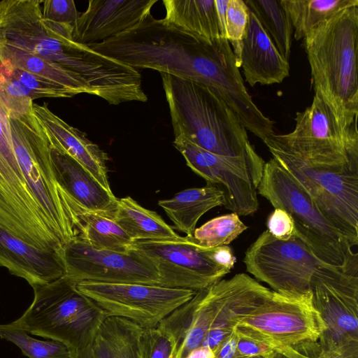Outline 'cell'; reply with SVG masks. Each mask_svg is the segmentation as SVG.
Listing matches in <instances>:
<instances>
[{"label":"cell","instance_id":"obj_1","mask_svg":"<svg viewBox=\"0 0 358 358\" xmlns=\"http://www.w3.org/2000/svg\"><path fill=\"white\" fill-rule=\"evenodd\" d=\"M87 45L136 70L150 69L204 85L234 111L250 99L231 46L224 38L208 43L149 14L118 35Z\"/></svg>","mask_w":358,"mask_h":358},{"label":"cell","instance_id":"obj_2","mask_svg":"<svg viewBox=\"0 0 358 358\" xmlns=\"http://www.w3.org/2000/svg\"><path fill=\"white\" fill-rule=\"evenodd\" d=\"M41 3L38 0L0 1V43L61 65L110 104L134 101L142 84L138 70L76 42L70 27L56 31L46 25Z\"/></svg>","mask_w":358,"mask_h":358},{"label":"cell","instance_id":"obj_3","mask_svg":"<svg viewBox=\"0 0 358 358\" xmlns=\"http://www.w3.org/2000/svg\"><path fill=\"white\" fill-rule=\"evenodd\" d=\"M264 143L323 216L352 247L357 245L358 148L294 150L270 138Z\"/></svg>","mask_w":358,"mask_h":358},{"label":"cell","instance_id":"obj_4","mask_svg":"<svg viewBox=\"0 0 358 358\" xmlns=\"http://www.w3.org/2000/svg\"><path fill=\"white\" fill-rule=\"evenodd\" d=\"M303 39L315 94L340 120L357 123L358 6L339 11Z\"/></svg>","mask_w":358,"mask_h":358},{"label":"cell","instance_id":"obj_5","mask_svg":"<svg viewBox=\"0 0 358 358\" xmlns=\"http://www.w3.org/2000/svg\"><path fill=\"white\" fill-rule=\"evenodd\" d=\"M174 136L210 152L236 157L254 150L237 115L214 92L196 82L160 73Z\"/></svg>","mask_w":358,"mask_h":358},{"label":"cell","instance_id":"obj_6","mask_svg":"<svg viewBox=\"0 0 358 358\" xmlns=\"http://www.w3.org/2000/svg\"><path fill=\"white\" fill-rule=\"evenodd\" d=\"M34 299L11 322L29 334L59 341L70 355L92 345L106 313L65 275L32 288Z\"/></svg>","mask_w":358,"mask_h":358},{"label":"cell","instance_id":"obj_7","mask_svg":"<svg viewBox=\"0 0 358 358\" xmlns=\"http://www.w3.org/2000/svg\"><path fill=\"white\" fill-rule=\"evenodd\" d=\"M257 194L274 208L292 218L296 236L322 262L346 267L358 264V254L348 241L323 216L309 194L274 158L265 162Z\"/></svg>","mask_w":358,"mask_h":358},{"label":"cell","instance_id":"obj_8","mask_svg":"<svg viewBox=\"0 0 358 358\" xmlns=\"http://www.w3.org/2000/svg\"><path fill=\"white\" fill-rule=\"evenodd\" d=\"M13 149L17 163L38 204L49 218L63 246L78 236L71 197L57 182L50 143L34 113L10 116Z\"/></svg>","mask_w":358,"mask_h":358},{"label":"cell","instance_id":"obj_9","mask_svg":"<svg viewBox=\"0 0 358 358\" xmlns=\"http://www.w3.org/2000/svg\"><path fill=\"white\" fill-rule=\"evenodd\" d=\"M234 329L276 349L317 342L325 325L313 303L311 292L292 295L273 291L241 319Z\"/></svg>","mask_w":358,"mask_h":358},{"label":"cell","instance_id":"obj_10","mask_svg":"<svg viewBox=\"0 0 358 358\" xmlns=\"http://www.w3.org/2000/svg\"><path fill=\"white\" fill-rule=\"evenodd\" d=\"M173 145L195 173L222 192L227 209L239 216L253 215L259 210L257 187L265 162L255 149L240 156H223L181 136L175 137Z\"/></svg>","mask_w":358,"mask_h":358},{"label":"cell","instance_id":"obj_11","mask_svg":"<svg viewBox=\"0 0 358 358\" xmlns=\"http://www.w3.org/2000/svg\"><path fill=\"white\" fill-rule=\"evenodd\" d=\"M243 262L248 273L268 285L273 291L292 295L310 293L314 277L329 266L318 259L296 236L281 241L268 230L247 249Z\"/></svg>","mask_w":358,"mask_h":358},{"label":"cell","instance_id":"obj_12","mask_svg":"<svg viewBox=\"0 0 358 358\" xmlns=\"http://www.w3.org/2000/svg\"><path fill=\"white\" fill-rule=\"evenodd\" d=\"M76 287L108 316L129 320L143 329L157 326L196 292L139 283L81 282Z\"/></svg>","mask_w":358,"mask_h":358},{"label":"cell","instance_id":"obj_13","mask_svg":"<svg viewBox=\"0 0 358 358\" xmlns=\"http://www.w3.org/2000/svg\"><path fill=\"white\" fill-rule=\"evenodd\" d=\"M131 250L152 264L162 287L198 291L231 272L217 262L215 248H202L192 236L134 241Z\"/></svg>","mask_w":358,"mask_h":358},{"label":"cell","instance_id":"obj_14","mask_svg":"<svg viewBox=\"0 0 358 358\" xmlns=\"http://www.w3.org/2000/svg\"><path fill=\"white\" fill-rule=\"evenodd\" d=\"M310 292L325 325L318 344L331 348L358 341V264L324 267L313 279Z\"/></svg>","mask_w":358,"mask_h":358},{"label":"cell","instance_id":"obj_15","mask_svg":"<svg viewBox=\"0 0 358 358\" xmlns=\"http://www.w3.org/2000/svg\"><path fill=\"white\" fill-rule=\"evenodd\" d=\"M65 276L73 282L139 283L160 286L159 275L146 259L131 250L94 248L79 238L63 247Z\"/></svg>","mask_w":358,"mask_h":358},{"label":"cell","instance_id":"obj_16","mask_svg":"<svg viewBox=\"0 0 358 358\" xmlns=\"http://www.w3.org/2000/svg\"><path fill=\"white\" fill-rule=\"evenodd\" d=\"M295 122L290 133L274 134L269 138L295 150H345L358 148L357 123L348 124L340 120L319 94H315L309 107L296 113Z\"/></svg>","mask_w":358,"mask_h":358},{"label":"cell","instance_id":"obj_17","mask_svg":"<svg viewBox=\"0 0 358 358\" xmlns=\"http://www.w3.org/2000/svg\"><path fill=\"white\" fill-rule=\"evenodd\" d=\"M46 220L23 173L0 155V227L28 242L41 230Z\"/></svg>","mask_w":358,"mask_h":358},{"label":"cell","instance_id":"obj_18","mask_svg":"<svg viewBox=\"0 0 358 358\" xmlns=\"http://www.w3.org/2000/svg\"><path fill=\"white\" fill-rule=\"evenodd\" d=\"M157 0H90L74 27L73 39L88 45L131 28L150 14Z\"/></svg>","mask_w":358,"mask_h":358},{"label":"cell","instance_id":"obj_19","mask_svg":"<svg viewBox=\"0 0 358 358\" xmlns=\"http://www.w3.org/2000/svg\"><path fill=\"white\" fill-rule=\"evenodd\" d=\"M218 301L215 317L202 343L214 350L243 317L264 302L273 290L249 275L238 273L217 282Z\"/></svg>","mask_w":358,"mask_h":358},{"label":"cell","instance_id":"obj_20","mask_svg":"<svg viewBox=\"0 0 358 358\" xmlns=\"http://www.w3.org/2000/svg\"><path fill=\"white\" fill-rule=\"evenodd\" d=\"M35 116L43 127L50 145L65 152L85 167L106 189H110L108 157L85 133L66 123L52 112L47 103H33Z\"/></svg>","mask_w":358,"mask_h":358},{"label":"cell","instance_id":"obj_21","mask_svg":"<svg viewBox=\"0 0 358 358\" xmlns=\"http://www.w3.org/2000/svg\"><path fill=\"white\" fill-rule=\"evenodd\" d=\"M0 266L32 288L66 274L62 250L38 249L0 227Z\"/></svg>","mask_w":358,"mask_h":358},{"label":"cell","instance_id":"obj_22","mask_svg":"<svg viewBox=\"0 0 358 358\" xmlns=\"http://www.w3.org/2000/svg\"><path fill=\"white\" fill-rule=\"evenodd\" d=\"M217 282L196 291L190 300L159 323L175 339L176 349L172 358H185L202 345L216 313Z\"/></svg>","mask_w":358,"mask_h":358},{"label":"cell","instance_id":"obj_23","mask_svg":"<svg viewBox=\"0 0 358 358\" xmlns=\"http://www.w3.org/2000/svg\"><path fill=\"white\" fill-rule=\"evenodd\" d=\"M240 67L246 82L252 87L257 83H281L289 75L288 61L251 11L242 41Z\"/></svg>","mask_w":358,"mask_h":358},{"label":"cell","instance_id":"obj_24","mask_svg":"<svg viewBox=\"0 0 358 358\" xmlns=\"http://www.w3.org/2000/svg\"><path fill=\"white\" fill-rule=\"evenodd\" d=\"M56 180L80 207L113 218L117 199L73 158L50 145Z\"/></svg>","mask_w":358,"mask_h":358},{"label":"cell","instance_id":"obj_25","mask_svg":"<svg viewBox=\"0 0 358 358\" xmlns=\"http://www.w3.org/2000/svg\"><path fill=\"white\" fill-rule=\"evenodd\" d=\"M162 3L166 10L162 20L166 24L208 43L223 38L215 0H163Z\"/></svg>","mask_w":358,"mask_h":358},{"label":"cell","instance_id":"obj_26","mask_svg":"<svg viewBox=\"0 0 358 358\" xmlns=\"http://www.w3.org/2000/svg\"><path fill=\"white\" fill-rule=\"evenodd\" d=\"M158 205L175 229L192 236L201 216L212 208L224 205V195L217 187L207 183L204 187L186 189L171 199L160 200Z\"/></svg>","mask_w":358,"mask_h":358},{"label":"cell","instance_id":"obj_27","mask_svg":"<svg viewBox=\"0 0 358 358\" xmlns=\"http://www.w3.org/2000/svg\"><path fill=\"white\" fill-rule=\"evenodd\" d=\"M143 333L129 320L108 316L94 340L90 358H143Z\"/></svg>","mask_w":358,"mask_h":358},{"label":"cell","instance_id":"obj_28","mask_svg":"<svg viewBox=\"0 0 358 358\" xmlns=\"http://www.w3.org/2000/svg\"><path fill=\"white\" fill-rule=\"evenodd\" d=\"M71 207L78 231V238L99 250L118 252L131 250L133 241L111 217L86 210L75 201Z\"/></svg>","mask_w":358,"mask_h":358},{"label":"cell","instance_id":"obj_29","mask_svg":"<svg viewBox=\"0 0 358 358\" xmlns=\"http://www.w3.org/2000/svg\"><path fill=\"white\" fill-rule=\"evenodd\" d=\"M113 219L133 242L180 236L156 212L143 208L130 196L117 199Z\"/></svg>","mask_w":358,"mask_h":358},{"label":"cell","instance_id":"obj_30","mask_svg":"<svg viewBox=\"0 0 358 358\" xmlns=\"http://www.w3.org/2000/svg\"><path fill=\"white\" fill-rule=\"evenodd\" d=\"M0 57L15 67L62 85L74 95L82 93L94 95L91 87L77 74L57 63L18 47L0 43Z\"/></svg>","mask_w":358,"mask_h":358},{"label":"cell","instance_id":"obj_31","mask_svg":"<svg viewBox=\"0 0 358 358\" xmlns=\"http://www.w3.org/2000/svg\"><path fill=\"white\" fill-rule=\"evenodd\" d=\"M291 21L294 38L303 39L322 22L339 11L358 6V0H279Z\"/></svg>","mask_w":358,"mask_h":358},{"label":"cell","instance_id":"obj_32","mask_svg":"<svg viewBox=\"0 0 358 358\" xmlns=\"http://www.w3.org/2000/svg\"><path fill=\"white\" fill-rule=\"evenodd\" d=\"M245 4L288 61L291 54L293 27L279 0H245Z\"/></svg>","mask_w":358,"mask_h":358},{"label":"cell","instance_id":"obj_33","mask_svg":"<svg viewBox=\"0 0 358 358\" xmlns=\"http://www.w3.org/2000/svg\"><path fill=\"white\" fill-rule=\"evenodd\" d=\"M0 338L15 345L29 358H70L69 350L63 343L35 338L10 323L0 324Z\"/></svg>","mask_w":358,"mask_h":358},{"label":"cell","instance_id":"obj_34","mask_svg":"<svg viewBox=\"0 0 358 358\" xmlns=\"http://www.w3.org/2000/svg\"><path fill=\"white\" fill-rule=\"evenodd\" d=\"M247 229L239 215L231 213L211 219L195 229L192 238L202 248H213L228 245Z\"/></svg>","mask_w":358,"mask_h":358},{"label":"cell","instance_id":"obj_35","mask_svg":"<svg viewBox=\"0 0 358 358\" xmlns=\"http://www.w3.org/2000/svg\"><path fill=\"white\" fill-rule=\"evenodd\" d=\"M274 350L289 358H358V341L346 342L331 348H322L317 341Z\"/></svg>","mask_w":358,"mask_h":358},{"label":"cell","instance_id":"obj_36","mask_svg":"<svg viewBox=\"0 0 358 358\" xmlns=\"http://www.w3.org/2000/svg\"><path fill=\"white\" fill-rule=\"evenodd\" d=\"M249 13L245 1L228 0L226 10V38L233 48L232 50L238 68L242 41L249 21Z\"/></svg>","mask_w":358,"mask_h":358},{"label":"cell","instance_id":"obj_37","mask_svg":"<svg viewBox=\"0 0 358 358\" xmlns=\"http://www.w3.org/2000/svg\"><path fill=\"white\" fill-rule=\"evenodd\" d=\"M0 62L8 73L29 89L36 99L40 97H72L73 92L49 79L13 66L0 57Z\"/></svg>","mask_w":358,"mask_h":358},{"label":"cell","instance_id":"obj_38","mask_svg":"<svg viewBox=\"0 0 358 358\" xmlns=\"http://www.w3.org/2000/svg\"><path fill=\"white\" fill-rule=\"evenodd\" d=\"M142 347L143 358H172L176 342L172 334L159 324L153 328L143 329Z\"/></svg>","mask_w":358,"mask_h":358},{"label":"cell","instance_id":"obj_39","mask_svg":"<svg viewBox=\"0 0 358 358\" xmlns=\"http://www.w3.org/2000/svg\"><path fill=\"white\" fill-rule=\"evenodd\" d=\"M42 3L43 19L49 22L74 27L81 14L72 0H47L42 1Z\"/></svg>","mask_w":358,"mask_h":358},{"label":"cell","instance_id":"obj_40","mask_svg":"<svg viewBox=\"0 0 358 358\" xmlns=\"http://www.w3.org/2000/svg\"><path fill=\"white\" fill-rule=\"evenodd\" d=\"M0 155L16 171L22 172L12 141L9 114L0 101Z\"/></svg>","mask_w":358,"mask_h":358},{"label":"cell","instance_id":"obj_41","mask_svg":"<svg viewBox=\"0 0 358 358\" xmlns=\"http://www.w3.org/2000/svg\"><path fill=\"white\" fill-rule=\"evenodd\" d=\"M268 231L275 238L287 241L296 236L292 217L281 208H274L267 219Z\"/></svg>","mask_w":358,"mask_h":358},{"label":"cell","instance_id":"obj_42","mask_svg":"<svg viewBox=\"0 0 358 358\" xmlns=\"http://www.w3.org/2000/svg\"><path fill=\"white\" fill-rule=\"evenodd\" d=\"M238 335L237 358L266 357L274 351L273 348L264 343L238 334Z\"/></svg>","mask_w":358,"mask_h":358},{"label":"cell","instance_id":"obj_43","mask_svg":"<svg viewBox=\"0 0 358 358\" xmlns=\"http://www.w3.org/2000/svg\"><path fill=\"white\" fill-rule=\"evenodd\" d=\"M238 335L235 329L213 350L215 358H237Z\"/></svg>","mask_w":358,"mask_h":358},{"label":"cell","instance_id":"obj_44","mask_svg":"<svg viewBox=\"0 0 358 358\" xmlns=\"http://www.w3.org/2000/svg\"><path fill=\"white\" fill-rule=\"evenodd\" d=\"M185 358H215V355L210 348L201 345L192 350Z\"/></svg>","mask_w":358,"mask_h":358},{"label":"cell","instance_id":"obj_45","mask_svg":"<svg viewBox=\"0 0 358 358\" xmlns=\"http://www.w3.org/2000/svg\"><path fill=\"white\" fill-rule=\"evenodd\" d=\"M92 346L75 354H71L70 358H90Z\"/></svg>","mask_w":358,"mask_h":358},{"label":"cell","instance_id":"obj_46","mask_svg":"<svg viewBox=\"0 0 358 358\" xmlns=\"http://www.w3.org/2000/svg\"><path fill=\"white\" fill-rule=\"evenodd\" d=\"M265 358H289L282 353L274 350L271 354L265 357Z\"/></svg>","mask_w":358,"mask_h":358},{"label":"cell","instance_id":"obj_47","mask_svg":"<svg viewBox=\"0 0 358 358\" xmlns=\"http://www.w3.org/2000/svg\"><path fill=\"white\" fill-rule=\"evenodd\" d=\"M241 358V357H238ZM243 358H265V357H243Z\"/></svg>","mask_w":358,"mask_h":358}]
</instances>
